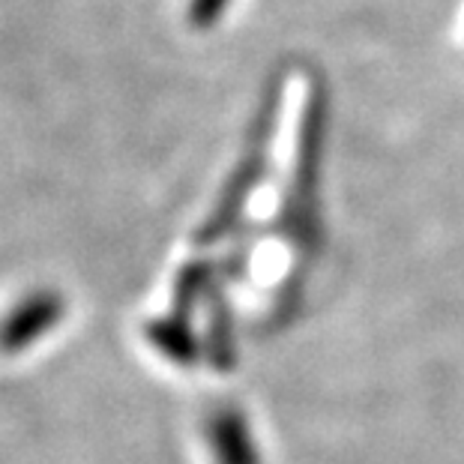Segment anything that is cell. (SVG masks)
<instances>
[{
    "mask_svg": "<svg viewBox=\"0 0 464 464\" xmlns=\"http://www.w3.org/2000/svg\"><path fill=\"white\" fill-rule=\"evenodd\" d=\"M321 144H324V93L314 91L303 114L297 168L294 186L285 201L279 225L300 249H314L321 240L318 222V171H321Z\"/></svg>",
    "mask_w": 464,
    "mask_h": 464,
    "instance_id": "6da1fadb",
    "label": "cell"
},
{
    "mask_svg": "<svg viewBox=\"0 0 464 464\" xmlns=\"http://www.w3.org/2000/svg\"><path fill=\"white\" fill-rule=\"evenodd\" d=\"M147 339L160 348L165 357H171L180 365H192L198 360V339L189 327V321H180L174 314H168L162 321H153L147 327Z\"/></svg>",
    "mask_w": 464,
    "mask_h": 464,
    "instance_id": "5b68a950",
    "label": "cell"
},
{
    "mask_svg": "<svg viewBox=\"0 0 464 464\" xmlns=\"http://www.w3.org/2000/svg\"><path fill=\"white\" fill-rule=\"evenodd\" d=\"M63 312H66V303L57 291L52 288L31 291L4 314V321H0V351L4 353L24 351L27 344H34L36 339H43L48 330H54L57 321L63 318Z\"/></svg>",
    "mask_w": 464,
    "mask_h": 464,
    "instance_id": "3957f363",
    "label": "cell"
},
{
    "mask_svg": "<svg viewBox=\"0 0 464 464\" xmlns=\"http://www.w3.org/2000/svg\"><path fill=\"white\" fill-rule=\"evenodd\" d=\"M213 440V452L219 464H261L258 452L252 447L249 429L237 411H219L207 426Z\"/></svg>",
    "mask_w": 464,
    "mask_h": 464,
    "instance_id": "277c9868",
    "label": "cell"
},
{
    "mask_svg": "<svg viewBox=\"0 0 464 464\" xmlns=\"http://www.w3.org/2000/svg\"><path fill=\"white\" fill-rule=\"evenodd\" d=\"M210 360L216 369H231L234 365V321L225 309V297L213 291V312H210Z\"/></svg>",
    "mask_w": 464,
    "mask_h": 464,
    "instance_id": "8992f818",
    "label": "cell"
},
{
    "mask_svg": "<svg viewBox=\"0 0 464 464\" xmlns=\"http://www.w3.org/2000/svg\"><path fill=\"white\" fill-rule=\"evenodd\" d=\"M273 117H276V91L266 96V105L261 108V121H258V130L252 135V144H249V153H246V160L237 168L234 180L228 183V189L222 192L219 198V207L213 210V216L201 225L198 237H195V243H216L222 240L228 228L234 225V219L240 216L243 210V201L249 198L252 186L258 183V177L264 174V165H266V141H270V130H273Z\"/></svg>",
    "mask_w": 464,
    "mask_h": 464,
    "instance_id": "7a4b0ae2",
    "label": "cell"
},
{
    "mask_svg": "<svg viewBox=\"0 0 464 464\" xmlns=\"http://www.w3.org/2000/svg\"><path fill=\"white\" fill-rule=\"evenodd\" d=\"M228 4V0H192V22L198 24V27H207V24H213L216 18H219L222 13V6Z\"/></svg>",
    "mask_w": 464,
    "mask_h": 464,
    "instance_id": "52a82bcc",
    "label": "cell"
}]
</instances>
